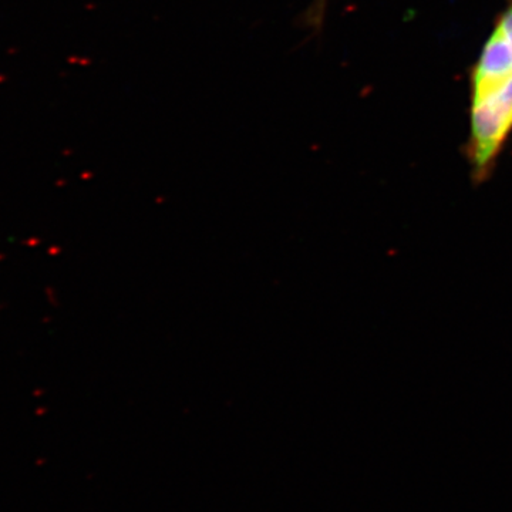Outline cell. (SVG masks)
<instances>
[{"label": "cell", "instance_id": "obj_1", "mask_svg": "<svg viewBox=\"0 0 512 512\" xmlns=\"http://www.w3.org/2000/svg\"><path fill=\"white\" fill-rule=\"evenodd\" d=\"M468 120V167L474 183L483 184L512 136V0L471 69Z\"/></svg>", "mask_w": 512, "mask_h": 512}]
</instances>
